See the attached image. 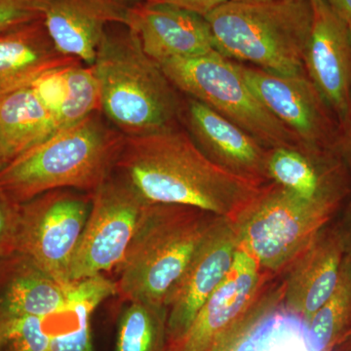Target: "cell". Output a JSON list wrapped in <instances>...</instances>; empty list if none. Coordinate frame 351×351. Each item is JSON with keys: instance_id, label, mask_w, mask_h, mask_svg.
Wrapping results in <instances>:
<instances>
[{"instance_id": "cell-1", "label": "cell", "mask_w": 351, "mask_h": 351, "mask_svg": "<svg viewBox=\"0 0 351 351\" xmlns=\"http://www.w3.org/2000/svg\"><path fill=\"white\" fill-rule=\"evenodd\" d=\"M180 126L124 137L114 172L149 202L197 208L232 219L263 186L218 167Z\"/></svg>"}, {"instance_id": "cell-2", "label": "cell", "mask_w": 351, "mask_h": 351, "mask_svg": "<svg viewBox=\"0 0 351 351\" xmlns=\"http://www.w3.org/2000/svg\"><path fill=\"white\" fill-rule=\"evenodd\" d=\"M92 66L100 85L101 113L124 137L181 125L179 91L128 25H108Z\"/></svg>"}, {"instance_id": "cell-3", "label": "cell", "mask_w": 351, "mask_h": 351, "mask_svg": "<svg viewBox=\"0 0 351 351\" xmlns=\"http://www.w3.org/2000/svg\"><path fill=\"white\" fill-rule=\"evenodd\" d=\"M123 140L101 112L94 113L6 164L0 191L17 204L55 189L92 195L114 171Z\"/></svg>"}, {"instance_id": "cell-4", "label": "cell", "mask_w": 351, "mask_h": 351, "mask_svg": "<svg viewBox=\"0 0 351 351\" xmlns=\"http://www.w3.org/2000/svg\"><path fill=\"white\" fill-rule=\"evenodd\" d=\"M223 218L197 208L151 203L117 267V295L124 302L167 306L193 258Z\"/></svg>"}, {"instance_id": "cell-5", "label": "cell", "mask_w": 351, "mask_h": 351, "mask_svg": "<svg viewBox=\"0 0 351 351\" xmlns=\"http://www.w3.org/2000/svg\"><path fill=\"white\" fill-rule=\"evenodd\" d=\"M223 57L281 75L306 73L309 0H228L205 16Z\"/></svg>"}, {"instance_id": "cell-6", "label": "cell", "mask_w": 351, "mask_h": 351, "mask_svg": "<svg viewBox=\"0 0 351 351\" xmlns=\"http://www.w3.org/2000/svg\"><path fill=\"white\" fill-rule=\"evenodd\" d=\"M289 189L269 182L232 219L239 247L272 276L285 271L321 228L336 218Z\"/></svg>"}, {"instance_id": "cell-7", "label": "cell", "mask_w": 351, "mask_h": 351, "mask_svg": "<svg viewBox=\"0 0 351 351\" xmlns=\"http://www.w3.org/2000/svg\"><path fill=\"white\" fill-rule=\"evenodd\" d=\"M160 66L178 91L241 127L267 149L301 144L261 103L234 62L217 51L204 56L170 60Z\"/></svg>"}, {"instance_id": "cell-8", "label": "cell", "mask_w": 351, "mask_h": 351, "mask_svg": "<svg viewBox=\"0 0 351 351\" xmlns=\"http://www.w3.org/2000/svg\"><path fill=\"white\" fill-rule=\"evenodd\" d=\"M274 277L239 247L230 274L167 351H213L241 328L258 322L281 302L282 286L272 287Z\"/></svg>"}, {"instance_id": "cell-9", "label": "cell", "mask_w": 351, "mask_h": 351, "mask_svg": "<svg viewBox=\"0 0 351 351\" xmlns=\"http://www.w3.org/2000/svg\"><path fill=\"white\" fill-rule=\"evenodd\" d=\"M92 195L75 189H55L22 203L19 207L16 252L64 285L90 209Z\"/></svg>"}, {"instance_id": "cell-10", "label": "cell", "mask_w": 351, "mask_h": 351, "mask_svg": "<svg viewBox=\"0 0 351 351\" xmlns=\"http://www.w3.org/2000/svg\"><path fill=\"white\" fill-rule=\"evenodd\" d=\"M149 204L113 171L92 193L91 209L69 271L71 283L117 269Z\"/></svg>"}, {"instance_id": "cell-11", "label": "cell", "mask_w": 351, "mask_h": 351, "mask_svg": "<svg viewBox=\"0 0 351 351\" xmlns=\"http://www.w3.org/2000/svg\"><path fill=\"white\" fill-rule=\"evenodd\" d=\"M234 63L261 103L301 144L332 149L338 119L306 73L281 75Z\"/></svg>"}, {"instance_id": "cell-12", "label": "cell", "mask_w": 351, "mask_h": 351, "mask_svg": "<svg viewBox=\"0 0 351 351\" xmlns=\"http://www.w3.org/2000/svg\"><path fill=\"white\" fill-rule=\"evenodd\" d=\"M267 178L313 204L338 215L351 197V181L334 149L285 145L267 149Z\"/></svg>"}, {"instance_id": "cell-13", "label": "cell", "mask_w": 351, "mask_h": 351, "mask_svg": "<svg viewBox=\"0 0 351 351\" xmlns=\"http://www.w3.org/2000/svg\"><path fill=\"white\" fill-rule=\"evenodd\" d=\"M180 121L196 147L218 167L258 186L269 184L267 149L241 127L189 97L182 101Z\"/></svg>"}, {"instance_id": "cell-14", "label": "cell", "mask_w": 351, "mask_h": 351, "mask_svg": "<svg viewBox=\"0 0 351 351\" xmlns=\"http://www.w3.org/2000/svg\"><path fill=\"white\" fill-rule=\"evenodd\" d=\"M239 249L232 219H221L168 301V345L181 338L201 307L225 281Z\"/></svg>"}, {"instance_id": "cell-15", "label": "cell", "mask_w": 351, "mask_h": 351, "mask_svg": "<svg viewBox=\"0 0 351 351\" xmlns=\"http://www.w3.org/2000/svg\"><path fill=\"white\" fill-rule=\"evenodd\" d=\"M309 1L313 25L304 69L339 121L351 101V34L327 0Z\"/></svg>"}, {"instance_id": "cell-16", "label": "cell", "mask_w": 351, "mask_h": 351, "mask_svg": "<svg viewBox=\"0 0 351 351\" xmlns=\"http://www.w3.org/2000/svg\"><path fill=\"white\" fill-rule=\"evenodd\" d=\"M335 219L321 228L285 270L281 302L287 313L307 325L334 292L345 261Z\"/></svg>"}, {"instance_id": "cell-17", "label": "cell", "mask_w": 351, "mask_h": 351, "mask_svg": "<svg viewBox=\"0 0 351 351\" xmlns=\"http://www.w3.org/2000/svg\"><path fill=\"white\" fill-rule=\"evenodd\" d=\"M126 25L145 54L159 64L216 52L205 17L177 7L138 2Z\"/></svg>"}, {"instance_id": "cell-18", "label": "cell", "mask_w": 351, "mask_h": 351, "mask_svg": "<svg viewBox=\"0 0 351 351\" xmlns=\"http://www.w3.org/2000/svg\"><path fill=\"white\" fill-rule=\"evenodd\" d=\"M137 0H49L44 23L58 49L92 66L108 25H127Z\"/></svg>"}, {"instance_id": "cell-19", "label": "cell", "mask_w": 351, "mask_h": 351, "mask_svg": "<svg viewBox=\"0 0 351 351\" xmlns=\"http://www.w3.org/2000/svg\"><path fill=\"white\" fill-rule=\"evenodd\" d=\"M71 285L60 283L31 258L16 252L0 261V316L50 319L58 314L71 313Z\"/></svg>"}, {"instance_id": "cell-20", "label": "cell", "mask_w": 351, "mask_h": 351, "mask_svg": "<svg viewBox=\"0 0 351 351\" xmlns=\"http://www.w3.org/2000/svg\"><path fill=\"white\" fill-rule=\"evenodd\" d=\"M82 63L64 55L51 38L44 19L0 34V95L55 69Z\"/></svg>"}, {"instance_id": "cell-21", "label": "cell", "mask_w": 351, "mask_h": 351, "mask_svg": "<svg viewBox=\"0 0 351 351\" xmlns=\"http://www.w3.org/2000/svg\"><path fill=\"white\" fill-rule=\"evenodd\" d=\"M58 131L56 112L34 82L0 95V157L6 164Z\"/></svg>"}, {"instance_id": "cell-22", "label": "cell", "mask_w": 351, "mask_h": 351, "mask_svg": "<svg viewBox=\"0 0 351 351\" xmlns=\"http://www.w3.org/2000/svg\"><path fill=\"white\" fill-rule=\"evenodd\" d=\"M126 304L117 321L114 351H167V306L143 301Z\"/></svg>"}, {"instance_id": "cell-23", "label": "cell", "mask_w": 351, "mask_h": 351, "mask_svg": "<svg viewBox=\"0 0 351 351\" xmlns=\"http://www.w3.org/2000/svg\"><path fill=\"white\" fill-rule=\"evenodd\" d=\"M315 351H332L351 335V262L345 256L334 292L306 325Z\"/></svg>"}, {"instance_id": "cell-24", "label": "cell", "mask_w": 351, "mask_h": 351, "mask_svg": "<svg viewBox=\"0 0 351 351\" xmlns=\"http://www.w3.org/2000/svg\"><path fill=\"white\" fill-rule=\"evenodd\" d=\"M101 112L100 85L93 66L78 63L66 71V95L58 113L59 131Z\"/></svg>"}, {"instance_id": "cell-25", "label": "cell", "mask_w": 351, "mask_h": 351, "mask_svg": "<svg viewBox=\"0 0 351 351\" xmlns=\"http://www.w3.org/2000/svg\"><path fill=\"white\" fill-rule=\"evenodd\" d=\"M47 318L0 316V351H45L53 332Z\"/></svg>"}, {"instance_id": "cell-26", "label": "cell", "mask_w": 351, "mask_h": 351, "mask_svg": "<svg viewBox=\"0 0 351 351\" xmlns=\"http://www.w3.org/2000/svg\"><path fill=\"white\" fill-rule=\"evenodd\" d=\"M98 302L86 301L73 304L76 325L68 331L53 332L45 351H94L91 319Z\"/></svg>"}, {"instance_id": "cell-27", "label": "cell", "mask_w": 351, "mask_h": 351, "mask_svg": "<svg viewBox=\"0 0 351 351\" xmlns=\"http://www.w3.org/2000/svg\"><path fill=\"white\" fill-rule=\"evenodd\" d=\"M49 0H0V34L43 20Z\"/></svg>"}, {"instance_id": "cell-28", "label": "cell", "mask_w": 351, "mask_h": 351, "mask_svg": "<svg viewBox=\"0 0 351 351\" xmlns=\"http://www.w3.org/2000/svg\"><path fill=\"white\" fill-rule=\"evenodd\" d=\"M19 207L0 191V261L16 253Z\"/></svg>"}, {"instance_id": "cell-29", "label": "cell", "mask_w": 351, "mask_h": 351, "mask_svg": "<svg viewBox=\"0 0 351 351\" xmlns=\"http://www.w3.org/2000/svg\"><path fill=\"white\" fill-rule=\"evenodd\" d=\"M332 149L343 161L351 181V101L345 114L339 119L338 132Z\"/></svg>"}, {"instance_id": "cell-30", "label": "cell", "mask_w": 351, "mask_h": 351, "mask_svg": "<svg viewBox=\"0 0 351 351\" xmlns=\"http://www.w3.org/2000/svg\"><path fill=\"white\" fill-rule=\"evenodd\" d=\"M137 1L142 3L156 4V5L177 7V8L191 11L205 17L228 0H137Z\"/></svg>"}, {"instance_id": "cell-31", "label": "cell", "mask_w": 351, "mask_h": 351, "mask_svg": "<svg viewBox=\"0 0 351 351\" xmlns=\"http://www.w3.org/2000/svg\"><path fill=\"white\" fill-rule=\"evenodd\" d=\"M341 214L338 218H335L343 248H345L346 257L351 262V197L341 208Z\"/></svg>"}, {"instance_id": "cell-32", "label": "cell", "mask_w": 351, "mask_h": 351, "mask_svg": "<svg viewBox=\"0 0 351 351\" xmlns=\"http://www.w3.org/2000/svg\"><path fill=\"white\" fill-rule=\"evenodd\" d=\"M256 325L257 324L254 323L241 328L213 351H252L250 343H249V336Z\"/></svg>"}, {"instance_id": "cell-33", "label": "cell", "mask_w": 351, "mask_h": 351, "mask_svg": "<svg viewBox=\"0 0 351 351\" xmlns=\"http://www.w3.org/2000/svg\"><path fill=\"white\" fill-rule=\"evenodd\" d=\"M334 12L348 25L351 34V0H327Z\"/></svg>"}, {"instance_id": "cell-34", "label": "cell", "mask_w": 351, "mask_h": 351, "mask_svg": "<svg viewBox=\"0 0 351 351\" xmlns=\"http://www.w3.org/2000/svg\"><path fill=\"white\" fill-rule=\"evenodd\" d=\"M332 351H351V335L345 341H341Z\"/></svg>"}, {"instance_id": "cell-35", "label": "cell", "mask_w": 351, "mask_h": 351, "mask_svg": "<svg viewBox=\"0 0 351 351\" xmlns=\"http://www.w3.org/2000/svg\"><path fill=\"white\" fill-rule=\"evenodd\" d=\"M6 163L4 162L3 160H2L1 157H0V172H1L2 170H3V168L5 167Z\"/></svg>"}, {"instance_id": "cell-36", "label": "cell", "mask_w": 351, "mask_h": 351, "mask_svg": "<svg viewBox=\"0 0 351 351\" xmlns=\"http://www.w3.org/2000/svg\"><path fill=\"white\" fill-rule=\"evenodd\" d=\"M234 1H245V0H234Z\"/></svg>"}]
</instances>
